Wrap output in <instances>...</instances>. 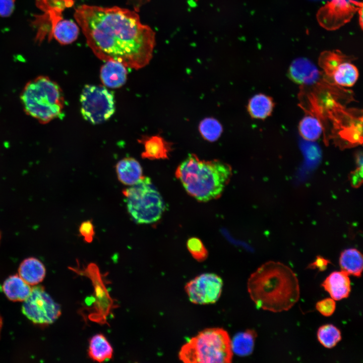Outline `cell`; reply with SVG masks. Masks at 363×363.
<instances>
[{"instance_id":"cell-33","label":"cell","mask_w":363,"mask_h":363,"mask_svg":"<svg viewBox=\"0 0 363 363\" xmlns=\"http://www.w3.org/2000/svg\"><path fill=\"white\" fill-rule=\"evenodd\" d=\"M362 166H359L354 171L352 172L350 175V180L351 185L355 187H358L362 183Z\"/></svg>"},{"instance_id":"cell-32","label":"cell","mask_w":363,"mask_h":363,"mask_svg":"<svg viewBox=\"0 0 363 363\" xmlns=\"http://www.w3.org/2000/svg\"><path fill=\"white\" fill-rule=\"evenodd\" d=\"M329 263H330L329 260L318 256L313 263L308 266V268L318 269L320 271H324L327 269Z\"/></svg>"},{"instance_id":"cell-31","label":"cell","mask_w":363,"mask_h":363,"mask_svg":"<svg viewBox=\"0 0 363 363\" xmlns=\"http://www.w3.org/2000/svg\"><path fill=\"white\" fill-rule=\"evenodd\" d=\"M16 0H0V17H8L12 15L15 8Z\"/></svg>"},{"instance_id":"cell-14","label":"cell","mask_w":363,"mask_h":363,"mask_svg":"<svg viewBox=\"0 0 363 363\" xmlns=\"http://www.w3.org/2000/svg\"><path fill=\"white\" fill-rule=\"evenodd\" d=\"M138 141L144 146V151L141 154L143 158L150 160L168 159V154L172 150V143L159 135L144 136Z\"/></svg>"},{"instance_id":"cell-16","label":"cell","mask_w":363,"mask_h":363,"mask_svg":"<svg viewBox=\"0 0 363 363\" xmlns=\"http://www.w3.org/2000/svg\"><path fill=\"white\" fill-rule=\"evenodd\" d=\"M118 179L124 185L133 186L143 176L139 162L131 157L119 160L115 166Z\"/></svg>"},{"instance_id":"cell-9","label":"cell","mask_w":363,"mask_h":363,"mask_svg":"<svg viewBox=\"0 0 363 363\" xmlns=\"http://www.w3.org/2000/svg\"><path fill=\"white\" fill-rule=\"evenodd\" d=\"M24 301L22 306L23 314L36 324H51L61 314L60 306L41 286L32 287L30 295Z\"/></svg>"},{"instance_id":"cell-12","label":"cell","mask_w":363,"mask_h":363,"mask_svg":"<svg viewBox=\"0 0 363 363\" xmlns=\"http://www.w3.org/2000/svg\"><path fill=\"white\" fill-rule=\"evenodd\" d=\"M288 74L292 81L300 85L315 83L320 76L316 66L311 60L305 57L294 59L290 65Z\"/></svg>"},{"instance_id":"cell-11","label":"cell","mask_w":363,"mask_h":363,"mask_svg":"<svg viewBox=\"0 0 363 363\" xmlns=\"http://www.w3.org/2000/svg\"><path fill=\"white\" fill-rule=\"evenodd\" d=\"M362 8V4L357 0H330L319 10L317 19L324 28L335 30L349 21Z\"/></svg>"},{"instance_id":"cell-15","label":"cell","mask_w":363,"mask_h":363,"mask_svg":"<svg viewBox=\"0 0 363 363\" xmlns=\"http://www.w3.org/2000/svg\"><path fill=\"white\" fill-rule=\"evenodd\" d=\"M100 70V78L103 84L110 88H118L126 82L127 70L121 63L107 61Z\"/></svg>"},{"instance_id":"cell-2","label":"cell","mask_w":363,"mask_h":363,"mask_svg":"<svg viewBox=\"0 0 363 363\" xmlns=\"http://www.w3.org/2000/svg\"><path fill=\"white\" fill-rule=\"evenodd\" d=\"M247 288L258 309L274 313L289 310L300 295L295 273L285 264L272 261L262 264L250 275Z\"/></svg>"},{"instance_id":"cell-18","label":"cell","mask_w":363,"mask_h":363,"mask_svg":"<svg viewBox=\"0 0 363 363\" xmlns=\"http://www.w3.org/2000/svg\"><path fill=\"white\" fill-rule=\"evenodd\" d=\"M18 271L19 275L30 285H34L41 282L45 275L44 265L34 258L24 260L20 264Z\"/></svg>"},{"instance_id":"cell-27","label":"cell","mask_w":363,"mask_h":363,"mask_svg":"<svg viewBox=\"0 0 363 363\" xmlns=\"http://www.w3.org/2000/svg\"><path fill=\"white\" fill-rule=\"evenodd\" d=\"M199 131L204 140L214 142L220 137L223 128L221 124L215 118L207 117L199 124Z\"/></svg>"},{"instance_id":"cell-34","label":"cell","mask_w":363,"mask_h":363,"mask_svg":"<svg viewBox=\"0 0 363 363\" xmlns=\"http://www.w3.org/2000/svg\"><path fill=\"white\" fill-rule=\"evenodd\" d=\"M2 327V318H1V316H0V332H1V330Z\"/></svg>"},{"instance_id":"cell-19","label":"cell","mask_w":363,"mask_h":363,"mask_svg":"<svg viewBox=\"0 0 363 363\" xmlns=\"http://www.w3.org/2000/svg\"><path fill=\"white\" fill-rule=\"evenodd\" d=\"M339 263L341 271L348 275L360 277L363 270V257L357 249L345 250L340 254Z\"/></svg>"},{"instance_id":"cell-24","label":"cell","mask_w":363,"mask_h":363,"mask_svg":"<svg viewBox=\"0 0 363 363\" xmlns=\"http://www.w3.org/2000/svg\"><path fill=\"white\" fill-rule=\"evenodd\" d=\"M256 337V331L252 329L237 333L231 340L232 352L240 356L250 355L254 350Z\"/></svg>"},{"instance_id":"cell-4","label":"cell","mask_w":363,"mask_h":363,"mask_svg":"<svg viewBox=\"0 0 363 363\" xmlns=\"http://www.w3.org/2000/svg\"><path fill=\"white\" fill-rule=\"evenodd\" d=\"M20 100L25 113L42 124L59 116L64 107L60 87L45 76L28 82L21 93Z\"/></svg>"},{"instance_id":"cell-3","label":"cell","mask_w":363,"mask_h":363,"mask_svg":"<svg viewBox=\"0 0 363 363\" xmlns=\"http://www.w3.org/2000/svg\"><path fill=\"white\" fill-rule=\"evenodd\" d=\"M175 175L186 192L200 202L219 197L232 175V168L218 159L204 160L190 154L178 166Z\"/></svg>"},{"instance_id":"cell-13","label":"cell","mask_w":363,"mask_h":363,"mask_svg":"<svg viewBox=\"0 0 363 363\" xmlns=\"http://www.w3.org/2000/svg\"><path fill=\"white\" fill-rule=\"evenodd\" d=\"M322 286L335 300L348 297L351 291L349 275L342 271L330 274L322 283Z\"/></svg>"},{"instance_id":"cell-6","label":"cell","mask_w":363,"mask_h":363,"mask_svg":"<svg viewBox=\"0 0 363 363\" xmlns=\"http://www.w3.org/2000/svg\"><path fill=\"white\" fill-rule=\"evenodd\" d=\"M123 194L130 216L138 224L158 221L165 210L163 200L148 177L143 176Z\"/></svg>"},{"instance_id":"cell-21","label":"cell","mask_w":363,"mask_h":363,"mask_svg":"<svg viewBox=\"0 0 363 363\" xmlns=\"http://www.w3.org/2000/svg\"><path fill=\"white\" fill-rule=\"evenodd\" d=\"M113 348L107 338L102 334H97L89 340L88 355L93 360L101 362L111 359Z\"/></svg>"},{"instance_id":"cell-28","label":"cell","mask_w":363,"mask_h":363,"mask_svg":"<svg viewBox=\"0 0 363 363\" xmlns=\"http://www.w3.org/2000/svg\"><path fill=\"white\" fill-rule=\"evenodd\" d=\"M187 247L192 257L198 262H202L208 257V251L202 241L197 237L190 238Z\"/></svg>"},{"instance_id":"cell-23","label":"cell","mask_w":363,"mask_h":363,"mask_svg":"<svg viewBox=\"0 0 363 363\" xmlns=\"http://www.w3.org/2000/svg\"><path fill=\"white\" fill-rule=\"evenodd\" d=\"M330 76L337 84L344 87H351L358 79V71L347 57L335 68Z\"/></svg>"},{"instance_id":"cell-20","label":"cell","mask_w":363,"mask_h":363,"mask_svg":"<svg viewBox=\"0 0 363 363\" xmlns=\"http://www.w3.org/2000/svg\"><path fill=\"white\" fill-rule=\"evenodd\" d=\"M274 106V103L271 97L260 93L249 100L247 110L252 118L264 119L271 115Z\"/></svg>"},{"instance_id":"cell-30","label":"cell","mask_w":363,"mask_h":363,"mask_svg":"<svg viewBox=\"0 0 363 363\" xmlns=\"http://www.w3.org/2000/svg\"><path fill=\"white\" fill-rule=\"evenodd\" d=\"M79 231L86 242L90 243L93 241L95 231L91 221L87 220L83 222L79 227Z\"/></svg>"},{"instance_id":"cell-1","label":"cell","mask_w":363,"mask_h":363,"mask_svg":"<svg viewBox=\"0 0 363 363\" xmlns=\"http://www.w3.org/2000/svg\"><path fill=\"white\" fill-rule=\"evenodd\" d=\"M74 18L87 45L100 59L136 70L149 63L155 34L136 12L117 6L82 5L75 9Z\"/></svg>"},{"instance_id":"cell-10","label":"cell","mask_w":363,"mask_h":363,"mask_svg":"<svg viewBox=\"0 0 363 363\" xmlns=\"http://www.w3.org/2000/svg\"><path fill=\"white\" fill-rule=\"evenodd\" d=\"M222 286L223 281L219 276L206 273L187 283L185 290L191 302L197 305H207L218 300Z\"/></svg>"},{"instance_id":"cell-5","label":"cell","mask_w":363,"mask_h":363,"mask_svg":"<svg viewBox=\"0 0 363 363\" xmlns=\"http://www.w3.org/2000/svg\"><path fill=\"white\" fill-rule=\"evenodd\" d=\"M231 339L221 328L205 329L182 347L179 359L186 363H229L232 359Z\"/></svg>"},{"instance_id":"cell-26","label":"cell","mask_w":363,"mask_h":363,"mask_svg":"<svg viewBox=\"0 0 363 363\" xmlns=\"http://www.w3.org/2000/svg\"><path fill=\"white\" fill-rule=\"evenodd\" d=\"M319 342L327 348L335 347L341 339V333L339 329L332 324L321 326L317 333Z\"/></svg>"},{"instance_id":"cell-17","label":"cell","mask_w":363,"mask_h":363,"mask_svg":"<svg viewBox=\"0 0 363 363\" xmlns=\"http://www.w3.org/2000/svg\"><path fill=\"white\" fill-rule=\"evenodd\" d=\"M3 290L7 297L14 301L25 300L30 295L32 287L19 275L9 277L4 282Z\"/></svg>"},{"instance_id":"cell-25","label":"cell","mask_w":363,"mask_h":363,"mask_svg":"<svg viewBox=\"0 0 363 363\" xmlns=\"http://www.w3.org/2000/svg\"><path fill=\"white\" fill-rule=\"evenodd\" d=\"M322 130L320 122L313 116L304 117L299 123V133L304 139L308 141L318 140L322 134Z\"/></svg>"},{"instance_id":"cell-35","label":"cell","mask_w":363,"mask_h":363,"mask_svg":"<svg viewBox=\"0 0 363 363\" xmlns=\"http://www.w3.org/2000/svg\"><path fill=\"white\" fill-rule=\"evenodd\" d=\"M1 233H0V239H1Z\"/></svg>"},{"instance_id":"cell-7","label":"cell","mask_w":363,"mask_h":363,"mask_svg":"<svg viewBox=\"0 0 363 363\" xmlns=\"http://www.w3.org/2000/svg\"><path fill=\"white\" fill-rule=\"evenodd\" d=\"M80 102L83 117L94 125L108 120L115 111L113 94L102 86L85 85L80 96Z\"/></svg>"},{"instance_id":"cell-22","label":"cell","mask_w":363,"mask_h":363,"mask_svg":"<svg viewBox=\"0 0 363 363\" xmlns=\"http://www.w3.org/2000/svg\"><path fill=\"white\" fill-rule=\"evenodd\" d=\"M79 34V27L73 21L60 19L53 24V36L60 44L72 43L77 39Z\"/></svg>"},{"instance_id":"cell-29","label":"cell","mask_w":363,"mask_h":363,"mask_svg":"<svg viewBox=\"0 0 363 363\" xmlns=\"http://www.w3.org/2000/svg\"><path fill=\"white\" fill-rule=\"evenodd\" d=\"M316 309L323 316H331L336 309L335 300L331 297L322 299L317 302Z\"/></svg>"},{"instance_id":"cell-8","label":"cell","mask_w":363,"mask_h":363,"mask_svg":"<svg viewBox=\"0 0 363 363\" xmlns=\"http://www.w3.org/2000/svg\"><path fill=\"white\" fill-rule=\"evenodd\" d=\"M78 275L89 278L94 288V302L92 311L88 315L89 319L100 324L107 323V318L112 310L116 308L112 298L106 287L105 280L97 265L93 263L89 264L83 269L70 268Z\"/></svg>"}]
</instances>
